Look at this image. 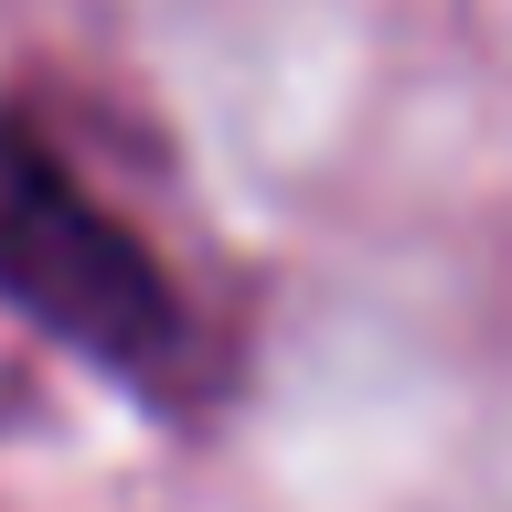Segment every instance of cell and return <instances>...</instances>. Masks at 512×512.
I'll use <instances>...</instances> for the list:
<instances>
[{"mask_svg":"<svg viewBox=\"0 0 512 512\" xmlns=\"http://www.w3.org/2000/svg\"><path fill=\"white\" fill-rule=\"evenodd\" d=\"M0 310L128 395H182L192 374V310L171 299L160 256L96 203L86 171L22 107H0Z\"/></svg>","mask_w":512,"mask_h":512,"instance_id":"6da1fadb","label":"cell"}]
</instances>
